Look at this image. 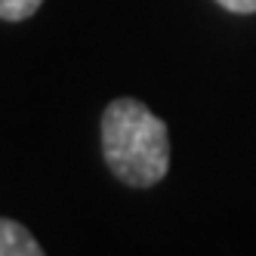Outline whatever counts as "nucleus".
<instances>
[{
    "mask_svg": "<svg viewBox=\"0 0 256 256\" xmlns=\"http://www.w3.org/2000/svg\"><path fill=\"white\" fill-rule=\"evenodd\" d=\"M102 154L124 186L152 188L170 170V133L139 99H114L102 114Z\"/></svg>",
    "mask_w": 256,
    "mask_h": 256,
    "instance_id": "nucleus-1",
    "label": "nucleus"
},
{
    "mask_svg": "<svg viewBox=\"0 0 256 256\" xmlns=\"http://www.w3.org/2000/svg\"><path fill=\"white\" fill-rule=\"evenodd\" d=\"M0 256H46V253L22 222L0 216Z\"/></svg>",
    "mask_w": 256,
    "mask_h": 256,
    "instance_id": "nucleus-2",
    "label": "nucleus"
},
{
    "mask_svg": "<svg viewBox=\"0 0 256 256\" xmlns=\"http://www.w3.org/2000/svg\"><path fill=\"white\" fill-rule=\"evenodd\" d=\"M44 0H0V19L4 22H25L40 10Z\"/></svg>",
    "mask_w": 256,
    "mask_h": 256,
    "instance_id": "nucleus-3",
    "label": "nucleus"
},
{
    "mask_svg": "<svg viewBox=\"0 0 256 256\" xmlns=\"http://www.w3.org/2000/svg\"><path fill=\"white\" fill-rule=\"evenodd\" d=\"M228 12H256V0H216Z\"/></svg>",
    "mask_w": 256,
    "mask_h": 256,
    "instance_id": "nucleus-4",
    "label": "nucleus"
}]
</instances>
